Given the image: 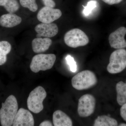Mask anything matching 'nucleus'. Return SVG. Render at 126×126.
Returning a JSON list of instances; mask_svg holds the SVG:
<instances>
[{
    "label": "nucleus",
    "mask_w": 126,
    "mask_h": 126,
    "mask_svg": "<svg viewBox=\"0 0 126 126\" xmlns=\"http://www.w3.org/2000/svg\"><path fill=\"white\" fill-rule=\"evenodd\" d=\"M118 122L114 118L107 115L99 116L94 121V126H117Z\"/></svg>",
    "instance_id": "obj_16"
},
{
    "label": "nucleus",
    "mask_w": 126,
    "mask_h": 126,
    "mask_svg": "<svg viewBox=\"0 0 126 126\" xmlns=\"http://www.w3.org/2000/svg\"><path fill=\"white\" fill-rule=\"evenodd\" d=\"M17 99L14 95L9 96L0 109V122L2 126H11L13 124L18 110Z\"/></svg>",
    "instance_id": "obj_1"
},
{
    "label": "nucleus",
    "mask_w": 126,
    "mask_h": 126,
    "mask_svg": "<svg viewBox=\"0 0 126 126\" xmlns=\"http://www.w3.org/2000/svg\"><path fill=\"white\" fill-rule=\"evenodd\" d=\"M52 43V40L49 38H36L32 40V49L36 53H43L49 48Z\"/></svg>",
    "instance_id": "obj_13"
},
{
    "label": "nucleus",
    "mask_w": 126,
    "mask_h": 126,
    "mask_svg": "<svg viewBox=\"0 0 126 126\" xmlns=\"http://www.w3.org/2000/svg\"></svg>",
    "instance_id": "obj_27"
},
{
    "label": "nucleus",
    "mask_w": 126,
    "mask_h": 126,
    "mask_svg": "<svg viewBox=\"0 0 126 126\" xmlns=\"http://www.w3.org/2000/svg\"><path fill=\"white\" fill-rule=\"evenodd\" d=\"M102 0L108 4L112 5L119 4L122 2L123 0Z\"/></svg>",
    "instance_id": "obj_24"
},
{
    "label": "nucleus",
    "mask_w": 126,
    "mask_h": 126,
    "mask_svg": "<svg viewBox=\"0 0 126 126\" xmlns=\"http://www.w3.org/2000/svg\"><path fill=\"white\" fill-rule=\"evenodd\" d=\"M120 115L123 119L126 122V103L122 106L120 109Z\"/></svg>",
    "instance_id": "obj_22"
},
{
    "label": "nucleus",
    "mask_w": 126,
    "mask_h": 126,
    "mask_svg": "<svg viewBox=\"0 0 126 126\" xmlns=\"http://www.w3.org/2000/svg\"><path fill=\"white\" fill-rule=\"evenodd\" d=\"M62 15V12L59 9L45 6L39 11L37 18L42 23L49 24L59 19Z\"/></svg>",
    "instance_id": "obj_8"
},
{
    "label": "nucleus",
    "mask_w": 126,
    "mask_h": 126,
    "mask_svg": "<svg viewBox=\"0 0 126 126\" xmlns=\"http://www.w3.org/2000/svg\"><path fill=\"white\" fill-rule=\"evenodd\" d=\"M97 82L96 75L89 70H84L78 73L72 79V86L78 90L88 89L95 86Z\"/></svg>",
    "instance_id": "obj_2"
},
{
    "label": "nucleus",
    "mask_w": 126,
    "mask_h": 126,
    "mask_svg": "<svg viewBox=\"0 0 126 126\" xmlns=\"http://www.w3.org/2000/svg\"><path fill=\"white\" fill-rule=\"evenodd\" d=\"M34 125L33 117L29 110L21 108L17 111L13 122V126H33Z\"/></svg>",
    "instance_id": "obj_10"
},
{
    "label": "nucleus",
    "mask_w": 126,
    "mask_h": 126,
    "mask_svg": "<svg viewBox=\"0 0 126 126\" xmlns=\"http://www.w3.org/2000/svg\"><path fill=\"white\" fill-rule=\"evenodd\" d=\"M97 2L96 0H92L88 2L86 6H83L84 9L83 13L86 16L89 15L93 11L97 6Z\"/></svg>",
    "instance_id": "obj_20"
},
{
    "label": "nucleus",
    "mask_w": 126,
    "mask_h": 126,
    "mask_svg": "<svg viewBox=\"0 0 126 126\" xmlns=\"http://www.w3.org/2000/svg\"><path fill=\"white\" fill-rule=\"evenodd\" d=\"M126 68V50L117 49L111 54L107 67L109 73L116 74L122 72Z\"/></svg>",
    "instance_id": "obj_5"
},
{
    "label": "nucleus",
    "mask_w": 126,
    "mask_h": 126,
    "mask_svg": "<svg viewBox=\"0 0 126 126\" xmlns=\"http://www.w3.org/2000/svg\"><path fill=\"white\" fill-rule=\"evenodd\" d=\"M53 124L51 122L48 120L44 121L40 124V126H52Z\"/></svg>",
    "instance_id": "obj_25"
},
{
    "label": "nucleus",
    "mask_w": 126,
    "mask_h": 126,
    "mask_svg": "<svg viewBox=\"0 0 126 126\" xmlns=\"http://www.w3.org/2000/svg\"><path fill=\"white\" fill-rule=\"evenodd\" d=\"M64 40L66 45L73 48L85 46L89 43L86 34L79 29H73L66 32Z\"/></svg>",
    "instance_id": "obj_6"
},
{
    "label": "nucleus",
    "mask_w": 126,
    "mask_h": 126,
    "mask_svg": "<svg viewBox=\"0 0 126 126\" xmlns=\"http://www.w3.org/2000/svg\"><path fill=\"white\" fill-rule=\"evenodd\" d=\"M42 1L46 6L54 8L55 6V3L53 0H42Z\"/></svg>",
    "instance_id": "obj_23"
},
{
    "label": "nucleus",
    "mask_w": 126,
    "mask_h": 126,
    "mask_svg": "<svg viewBox=\"0 0 126 126\" xmlns=\"http://www.w3.org/2000/svg\"><path fill=\"white\" fill-rule=\"evenodd\" d=\"M11 50V46L5 41L0 42V65L4 64L7 61V55Z\"/></svg>",
    "instance_id": "obj_17"
},
{
    "label": "nucleus",
    "mask_w": 126,
    "mask_h": 126,
    "mask_svg": "<svg viewBox=\"0 0 126 126\" xmlns=\"http://www.w3.org/2000/svg\"><path fill=\"white\" fill-rule=\"evenodd\" d=\"M35 30L37 34V38L44 37L52 38L58 34V27L54 23H41L35 26Z\"/></svg>",
    "instance_id": "obj_11"
},
{
    "label": "nucleus",
    "mask_w": 126,
    "mask_h": 126,
    "mask_svg": "<svg viewBox=\"0 0 126 126\" xmlns=\"http://www.w3.org/2000/svg\"><path fill=\"white\" fill-rule=\"evenodd\" d=\"M117 101L120 106L126 103V83L119 81L116 85Z\"/></svg>",
    "instance_id": "obj_15"
},
{
    "label": "nucleus",
    "mask_w": 126,
    "mask_h": 126,
    "mask_svg": "<svg viewBox=\"0 0 126 126\" xmlns=\"http://www.w3.org/2000/svg\"><path fill=\"white\" fill-rule=\"evenodd\" d=\"M0 6H3L8 12L14 13L19 10L20 6L16 0H0Z\"/></svg>",
    "instance_id": "obj_18"
},
{
    "label": "nucleus",
    "mask_w": 126,
    "mask_h": 126,
    "mask_svg": "<svg viewBox=\"0 0 126 126\" xmlns=\"http://www.w3.org/2000/svg\"><path fill=\"white\" fill-rule=\"evenodd\" d=\"M20 2L23 7L28 8L33 12L38 10V6L36 0H20Z\"/></svg>",
    "instance_id": "obj_19"
},
{
    "label": "nucleus",
    "mask_w": 126,
    "mask_h": 126,
    "mask_svg": "<svg viewBox=\"0 0 126 126\" xmlns=\"http://www.w3.org/2000/svg\"><path fill=\"white\" fill-rule=\"evenodd\" d=\"M126 34V27H120L112 32L109 37L110 46L116 49L126 48V41L125 36Z\"/></svg>",
    "instance_id": "obj_9"
},
{
    "label": "nucleus",
    "mask_w": 126,
    "mask_h": 126,
    "mask_svg": "<svg viewBox=\"0 0 126 126\" xmlns=\"http://www.w3.org/2000/svg\"><path fill=\"white\" fill-rule=\"evenodd\" d=\"M22 19L14 13L2 15L0 17V25L6 28H12L20 24Z\"/></svg>",
    "instance_id": "obj_12"
},
{
    "label": "nucleus",
    "mask_w": 126,
    "mask_h": 126,
    "mask_svg": "<svg viewBox=\"0 0 126 126\" xmlns=\"http://www.w3.org/2000/svg\"><path fill=\"white\" fill-rule=\"evenodd\" d=\"M65 59L67 63L69 65L70 71L73 72H76L77 70V65L74 58L71 55H68Z\"/></svg>",
    "instance_id": "obj_21"
},
{
    "label": "nucleus",
    "mask_w": 126,
    "mask_h": 126,
    "mask_svg": "<svg viewBox=\"0 0 126 126\" xmlns=\"http://www.w3.org/2000/svg\"><path fill=\"white\" fill-rule=\"evenodd\" d=\"M47 96L44 88L39 86L30 93L27 99V107L34 113H38L43 110V102Z\"/></svg>",
    "instance_id": "obj_3"
},
{
    "label": "nucleus",
    "mask_w": 126,
    "mask_h": 126,
    "mask_svg": "<svg viewBox=\"0 0 126 126\" xmlns=\"http://www.w3.org/2000/svg\"><path fill=\"white\" fill-rule=\"evenodd\" d=\"M119 126H126V123H122L120 124L119 125Z\"/></svg>",
    "instance_id": "obj_26"
},
{
    "label": "nucleus",
    "mask_w": 126,
    "mask_h": 126,
    "mask_svg": "<svg viewBox=\"0 0 126 126\" xmlns=\"http://www.w3.org/2000/svg\"><path fill=\"white\" fill-rule=\"evenodd\" d=\"M53 122L55 126H72L73 122L70 117L66 113L60 110L54 112Z\"/></svg>",
    "instance_id": "obj_14"
},
{
    "label": "nucleus",
    "mask_w": 126,
    "mask_h": 126,
    "mask_svg": "<svg viewBox=\"0 0 126 126\" xmlns=\"http://www.w3.org/2000/svg\"><path fill=\"white\" fill-rule=\"evenodd\" d=\"M96 99L91 94H84L79 100L78 112L79 116L86 117L93 113L96 107Z\"/></svg>",
    "instance_id": "obj_7"
},
{
    "label": "nucleus",
    "mask_w": 126,
    "mask_h": 126,
    "mask_svg": "<svg viewBox=\"0 0 126 126\" xmlns=\"http://www.w3.org/2000/svg\"><path fill=\"white\" fill-rule=\"evenodd\" d=\"M56 59L55 55L52 54L36 55L32 58L30 68L35 73L49 70L53 67Z\"/></svg>",
    "instance_id": "obj_4"
}]
</instances>
